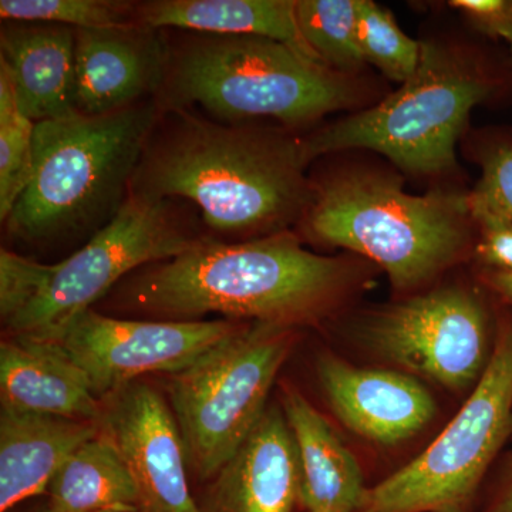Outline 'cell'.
I'll list each match as a JSON object with an SVG mask.
<instances>
[{
	"label": "cell",
	"mask_w": 512,
	"mask_h": 512,
	"mask_svg": "<svg viewBox=\"0 0 512 512\" xmlns=\"http://www.w3.org/2000/svg\"><path fill=\"white\" fill-rule=\"evenodd\" d=\"M309 164L302 138L284 127L161 111L130 194L188 202L210 231L249 241L301 224L312 198Z\"/></svg>",
	"instance_id": "1"
},
{
	"label": "cell",
	"mask_w": 512,
	"mask_h": 512,
	"mask_svg": "<svg viewBox=\"0 0 512 512\" xmlns=\"http://www.w3.org/2000/svg\"><path fill=\"white\" fill-rule=\"evenodd\" d=\"M352 282V266L313 254L292 232L242 242L208 237L183 254L141 266L113 291L126 311L157 320L210 313L296 326L325 315Z\"/></svg>",
	"instance_id": "2"
},
{
	"label": "cell",
	"mask_w": 512,
	"mask_h": 512,
	"mask_svg": "<svg viewBox=\"0 0 512 512\" xmlns=\"http://www.w3.org/2000/svg\"><path fill=\"white\" fill-rule=\"evenodd\" d=\"M359 97L349 74L288 43L175 30L167 33L163 82L154 99L161 111L201 109L220 123L275 120L291 130L349 109Z\"/></svg>",
	"instance_id": "3"
},
{
	"label": "cell",
	"mask_w": 512,
	"mask_h": 512,
	"mask_svg": "<svg viewBox=\"0 0 512 512\" xmlns=\"http://www.w3.org/2000/svg\"><path fill=\"white\" fill-rule=\"evenodd\" d=\"M160 113L148 99L104 116L36 123L32 178L3 222L8 237L36 247L89 242L127 201Z\"/></svg>",
	"instance_id": "4"
},
{
	"label": "cell",
	"mask_w": 512,
	"mask_h": 512,
	"mask_svg": "<svg viewBox=\"0 0 512 512\" xmlns=\"http://www.w3.org/2000/svg\"><path fill=\"white\" fill-rule=\"evenodd\" d=\"M471 222L470 194L412 195L397 175L356 167L312 178L301 224L316 241L376 262L394 288L410 291L463 256Z\"/></svg>",
	"instance_id": "5"
},
{
	"label": "cell",
	"mask_w": 512,
	"mask_h": 512,
	"mask_svg": "<svg viewBox=\"0 0 512 512\" xmlns=\"http://www.w3.org/2000/svg\"><path fill=\"white\" fill-rule=\"evenodd\" d=\"M491 89L470 56L426 40L416 73L397 92L303 137V150L309 163L326 154L372 150L407 173H447L456 165V146L471 110Z\"/></svg>",
	"instance_id": "6"
},
{
	"label": "cell",
	"mask_w": 512,
	"mask_h": 512,
	"mask_svg": "<svg viewBox=\"0 0 512 512\" xmlns=\"http://www.w3.org/2000/svg\"><path fill=\"white\" fill-rule=\"evenodd\" d=\"M191 204L128 195L119 214L89 242L52 264L32 305L8 326L12 336L55 342L70 323L141 266L165 261L210 237Z\"/></svg>",
	"instance_id": "7"
},
{
	"label": "cell",
	"mask_w": 512,
	"mask_h": 512,
	"mask_svg": "<svg viewBox=\"0 0 512 512\" xmlns=\"http://www.w3.org/2000/svg\"><path fill=\"white\" fill-rule=\"evenodd\" d=\"M293 326H241L187 369L170 392L188 464L217 476L262 419L269 392L292 348Z\"/></svg>",
	"instance_id": "8"
},
{
	"label": "cell",
	"mask_w": 512,
	"mask_h": 512,
	"mask_svg": "<svg viewBox=\"0 0 512 512\" xmlns=\"http://www.w3.org/2000/svg\"><path fill=\"white\" fill-rule=\"evenodd\" d=\"M512 434V323L460 412L420 456L369 490L362 512H463Z\"/></svg>",
	"instance_id": "9"
},
{
	"label": "cell",
	"mask_w": 512,
	"mask_h": 512,
	"mask_svg": "<svg viewBox=\"0 0 512 512\" xmlns=\"http://www.w3.org/2000/svg\"><path fill=\"white\" fill-rule=\"evenodd\" d=\"M362 335L387 362L453 390L477 383L491 356L483 302L463 288L386 306L365 320Z\"/></svg>",
	"instance_id": "10"
},
{
	"label": "cell",
	"mask_w": 512,
	"mask_h": 512,
	"mask_svg": "<svg viewBox=\"0 0 512 512\" xmlns=\"http://www.w3.org/2000/svg\"><path fill=\"white\" fill-rule=\"evenodd\" d=\"M239 329L229 320L119 319L89 309L55 343L104 399L138 377L187 369Z\"/></svg>",
	"instance_id": "11"
},
{
	"label": "cell",
	"mask_w": 512,
	"mask_h": 512,
	"mask_svg": "<svg viewBox=\"0 0 512 512\" xmlns=\"http://www.w3.org/2000/svg\"><path fill=\"white\" fill-rule=\"evenodd\" d=\"M103 434L126 461L141 512H201L187 480V453L173 410L150 384L133 382L106 397Z\"/></svg>",
	"instance_id": "12"
},
{
	"label": "cell",
	"mask_w": 512,
	"mask_h": 512,
	"mask_svg": "<svg viewBox=\"0 0 512 512\" xmlns=\"http://www.w3.org/2000/svg\"><path fill=\"white\" fill-rule=\"evenodd\" d=\"M165 60V30L140 25L76 29V113L104 116L154 99L163 82Z\"/></svg>",
	"instance_id": "13"
},
{
	"label": "cell",
	"mask_w": 512,
	"mask_h": 512,
	"mask_svg": "<svg viewBox=\"0 0 512 512\" xmlns=\"http://www.w3.org/2000/svg\"><path fill=\"white\" fill-rule=\"evenodd\" d=\"M318 375L339 420L373 443L394 446L430 423L436 403L419 380L393 370L362 369L320 357Z\"/></svg>",
	"instance_id": "14"
},
{
	"label": "cell",
	"mask_w": 512,
	"mask_h": 512,
	"mask_svg": "<svg viewBox=\"0 0 512 512\" xmlns=\"http://www.w3.org/2000/svg\"><path fill=\"white\" fill-rule=\"evenodd\" d=\"M296 504L295 443L284 410L271 407L215 476L201 512H293Z\"/></svg>",
	"instance_id": "15"
},
{
	"label": "cell",
	"mask_w": 512,
	"mask_h": 512,
	"mask_svg": "<svg viewBox=\"0 0 512 512\" xmlns=\"http://www.w3.org/2000/svg\"><path fill=\"white\" fill-rule=\"evenodd\" d=\"M76 29L59 23L3 22L0 64L8 69L20 110L33 123L72 117Z\"/></svg>",
	"instance_id": "16"
},
{
	"label": "cell",
	"mask_w": 512,
	"mask_h": 512,
	"mask_svg": "<svg viewBox=\"0 0 512 512\" xmlns=\"http://www.w3.org/2000/svg\"><path fill=\"white\" fill-rule=\"evenodd\" d=\"M2 406L76 420H100L103 407L86 373L55 342L12 336L0 345Z\"/></svg>",
	"instance_id": "17"
},
{
	"label": "cell",
	"mask_w": 512,
	"mask_h": 512,
	"mask_svg": "<svg viewBox=\"0 0 512 512\" xmlns=\"http://www.w3.org/2000/svg\"><path fill=\"white\" fill-rule=\"evenodd\" d=\"M285 419L298 460V504L305 512H362V468L325 417L295 389L285 390Z\"/></svg>",
	"instance_id": "18"
},
{
	"label": "cell",
	"mask_w": 512,
	"mask_h": 512,
	"mask_svg": "<svg viewBox=\"0 0 512 512\" xmlns=\"http://www.w3.org/2000/svg\"><path fill=\"white\" fill-rule=\"evenodd\" d=\"M93 421L20 412H0V511L49 490L67 458L99 436Z\"/></svg>",
	"instance_id": "19"
},
{
	"label": "cell",
	"mask_w": 512,
	"mask_h": 512,
	"mask_svg": "<svg viewBox=\"0 0 512 512\" xmlns=\"http://www.w3.org/2000/svg\"><path fill=\"white\" fill-rule=\"evenodd\" d=\"M295 8L296 0H150L137 2V23L154 30L268 37L316 57L303 42Z\"/></svg>",
	"instance_id": "20"
},
{
	"label": "cell",
	"mask_w": 512,
	"mask_h": 512,
	"mask_svg": "<svg viewBox=\"0 0 512 512\" xmlns=\"http://www.w3.org/2000/svg\"><path fill=\"white\" fill-rule=\"evenodd\" d=\"M47 491L53 512L140 511L136 481L103 433L67 458Z\"/></svg>",
	"instance_id": "21"
},
{
	"label": "cell",
	"mask_w": 512,
	"mask_h": 512,
	"mask_svg": "<svg viewBox=\"0 0 512 512\" xmlns=\"http://www.w3.org/2000/svg\"><path fill=\"white\" fill-rule=\"evenodd\" d=\"M296 23L309 50L336 72L365 64L357 40V0H296Z\"/></svg>",
	"instance_id": "22"
},
{
	"label": "cell",
	"mask_w": 512,
	"mask_h": 512,
	"mask_svg": "<svg viewBox=\"0 0 512 512\" xmlns=\"http://www.w3.org/2000/svg\"><path fill=\"white\" fill-rule=\"evenodd\" d=\"M36 123L20 110L8 69L0 64V220L6 221L33 173Z\"/></svg>",
	"instance_id": "23"
},
{
	"label": "cell",
	"mask_w": 512,
	"mask_h": 512,
	"mask_svg": "<svg viewBox=\"0 0 512 512\" xmlns=\"http://www.w3.org/2000/svg\"><path fill=\"white\" fill-rule=\"evenodd\" d=\"M357 40L365 62L393 82L406 83L419 67L421 42L407 36L392 13L373 0H357Z\"/></svg>",
	"instance_id": "24"
},
{
	"label": "cell",
	"mask_w": 512,
	"mask_h": 512,
	"mask_svg": "<svg viewBox=\"0 0 512 512\" xmlns=\"http://www.w3.org/2000/svg\"><path fill=\"white\" fill-rule=\"evenodd\" d=\"M3 22L59 23L74 29L138 25L137 2L119 0H2Z\"/></svg>",
	"instance_id": "25"
},
{
	"label": "cell",
	"mask_w": 512,
	"mask_h": 512,
	"mask_svg": "<svg viewBox=\"0 0 512 512\" xmlns=\"http://www.w3.org/2000/svg\"><path fill=\"white\" fill-rule=\"evenodd\" d=\"M50 272L52 265L0 249V316L6 328L39 298Z\"/></svg>",
	"instance_id": "26"
},
{
	"label": "cell",
	"mask_w": 512,
	"mask_h": 512,
	"mask_svg": "<svg viewBox=\"0 0 512 512\" xmlns=\"http://www.w3.org/2000/svg\"><path fill=\"white\" fill-rule=\"evenodd\" d=\"M481 178L470 204L512 221V137L494 138L478 154Z\"/></svg>",
	"instance_id": "27"
},
{
	"label": "cell",
	"mask_w": 512,
	"mask_h": 512,
	"mask_svg": "<svg viewBox=\"0 0 512 512\" xmlns=\"http://www.w3.org/2000/svg\"><path fill=\"white\" fill-rule=\"evenodd\" d=\"M471 217L480 231L477 252L491 269L512 272V221L470 204Z\"/></svg>",
	"instance_id": "28"
},
{
	"label": "cell",
	"mask_w": 512,
	"mask_h": 512,
	"mask_svg": "<svg viewBox=\"0 0 512 512\" xmlns=\"http://www.w3.org/2000/svg\"><path fill=\"white\" fill-rule=\"evenodd\" d=\"M448 5L484 36L507 42L512 53V0H453Z\"/></svg>",
	"instance_id": "29"
},
{
	"label": "cell",
	"mask_w": 512,
	"mask_h": 512,
	"mask_svg": "<svg viewBox=\"0 0 512 512\" xmlns=\"http://www.w3.org/2000/svg\"><path fill=\"white\" fill-rule=\"evenodd\" d=\"M487 512H512V460L508 467L503 485L495 495L493 503L488 507Z\"/></svg>",
	"instance_id": "30"
},
{
	"label": "cell",
	"mask_w": 512,
	"mask_h": 512,
	"mask_svg": "<svg viewBox=\"0 0 512 512\" xmlns=\"http://www.w3.org/2000/svg\"><path fill=\"white\" fill-rule=\"evenodd\" d=\"M487 282L501 298L512 305V272L491 269L487 274Z\"/></svg>",
	"instance_id": "31"
},
{
	"label": "cell",
	"mask_w": 512,
	"mask_h": 512,
	"mask_svg": "<svg viewBox=\"0 0 512 512\" xmlns=\"http://www.w3.org/2000/svg\"><path fill=\"white\" fill-rule=\"evenodd\" d=\"M97 512H140V511H126V510H104V511H97Z\"/></svg>",
	"instance_id": "32"
},
{
	"label": "cell",
	"mask_w": 512,
	"mask_h": 512,
	"mask_svg": "<svg viewBox=\"0 0 512 512\" xmlns=\"http://www.w3.org/2000/svg\"><path fill=\"white\" fill-rule=\"evenodd\" d=\"M40 512H53V511H52V508L47 507V508H45V510H42Z\"/></svg>",
	"instance_id": "33"
}]
</instances>
